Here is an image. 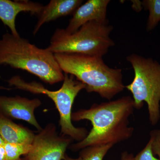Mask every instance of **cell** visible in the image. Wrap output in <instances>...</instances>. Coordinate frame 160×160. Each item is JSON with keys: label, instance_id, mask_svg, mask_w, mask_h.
<instances>
[{"label": "cell", "instance_id": "1", "mask_svg": "<svg viewBox=\"0 0 160 160\" xmlns=\"http://www.w3.org/2000/svg\"><path fill=\"white\" fill-rule=\"evenodd\" d=\"M135 109L134 101L129 96L113 101L94 103L89 109L72 113V121L88 120L92 128L86 138L71 144L69 148L76 152L88 146L115 144L129 139L134 128L129 126V118Z\"/></svg>", "mask_w": 160, "mask_h": 160}, {"label": "cell", "instance_id": "2", "mask_svg": "<svg viewBox=\"0 0 160 160\" xmlns=\"http://www.w3.org/2000/svg\"><path fill=\"white\" fill-rule=\"evenodd\" d=\"M2 66L28 72L49 85L64 78L54 54L9 32L0 39V66Z\"/></svg>", "mask_w": 160, "mask_h": 160}, {"label": "cell", "instance_id": "3", "mask_svg": "<svg viewBox=\"0 0 160 160\" xmlns=\"http://www.w3.org/2000/svg\"><path fill=\"white\" fill-rule=\"evenodd\" d=\"M64 73L73 76L85 86L88 92H96L110 101L126 88L122 70L106 65L102 57L75 53H56Z\"/></svg>", "mask_w": 160, "mask_h": 160}, {"label": "cell", "instance_id": "4", "mask_svg": "<svg viewBox=\"0 0 160 160\" xmlns=\"http://www.w3.org/2000/svg\"><path fill=\"white\" fill-rule=\"evenodd\" d=\"M10 87L34 94L46 95L54 103L59 113V125L62 135L79 142L88 133L83 127H76L72 122V105L76 98L85 86L72 75L64 73L62 85L58 90L52 91L45 88L42 84L36 82H28L18 75L7 80Z\"/></svg>", "mask_w": 160, "mask_h": 160}, {"label": "cell", "instance_id": "5", "mask_svg": "<svg viewBox=\"0 0 160 160\" xmlns=\"http://www.w3.org/2000/svg\"><path fill=\"white\" fill-rule=\"evenodd\" d=\"M113 27L109 23L92 21L70 33L65 29H56L46 49L53 54L75 53L102 57L115 45L110 37Z\"/></svg>", "mask_w": 160, "mask_h": 160}, {"label": "cell", "instance_id": "6", "mask_svg": "<svg viewBox=\"0 0 160 160\" xmlns=\"http://www.w3.org/2000/svg\"><path fill=\"white\" fill-rule=\"evenodd\" d=\"M126 60L133 68L134 77L126 88L132 94L135 109H141L146 103L149 122L155 126L160 119V63L135 53Z\"/></svg>", "mask_w": 160, "mask_h": 160}, {"label": "cell", "instance_id": "7", "mask_svg": "<svg viewBox=\"0 0 160 160\" xmlns=\"http://www.w3.org/2000/svg\"><path fill=\"white\" fill-rule=\"evenodd\" d=\"M72 139L59 135L53 123H49L35 135L31 149L24 160H64Z\"/></svg>", "mask_w": 160, "mask_h": 160}, {"label": "cell", "instance_id": "8", "mask_svg": "<svg viewBox=\"0 0 160 160\" xmlns=\"http://www.w3.org/2000/svg\"><path fill=\"white\" fill-rule=\"evenodd\" d=\"M41 104V100L38 98L29 99L19 96L0 95V112L2 114L9 118L26 121L39 132L43 128L38 122L34 112Z\"/></svg>", "mask_w": 160, "mask_h": 160}, {"label": "cell", "instance_id": "9", "mask_svg": "<svg viewBox=\"0 0 160 160\" xmlns=\"http://www.w3.org/2000/svg\"><path fill=\"white\" fill-rule=\"evenodd\" d=\"M110 2L109 0H88L77 9L65 30L69 33H73L81 26L92 21L109 23L107 10Z\"/></svg>", "mask_w": 160, "mask_h": 160}, {"label": "cell", "instance_id": "10", "mask_svg": "<svg viewBox=\"0 0 160 160\" xmlns=\"http://www.w3.org/2000/svg\"><path fill=\"white\" fill-rule=\"evenodd\" d=\"M44 6L39 3L26 1L0 0V20L10 29L12 34L20 36L16 26V19L20 12L38 16Z\"/></svg>", "mask_w": 160, "mask_h": 160}, {"label": "cell", "instance_id": "11", "mask_svg": "<svg viewBox=\"0 0 160 160\" xmlns=\"http://www.w3.org/2000/svg\"><path fill=\"white\" fill-rule=\"evenodd\" d=\"M83 2L82 0H51L43 7L35 26L33 34L35 35L45 23L59 18L73 14Z\"/></svg>", "mask_w": 160, "mask_h": 160}, {"label": "cell", "instance_id": "12", "mask_svg": "<svg viewBox=\"0 0 160 160\" xmlns=\"http://www.w3.org/2000/svg\"><path fill=\"white\" fill-rule=\"evenodd\" d=\"M35 134L0 112V136L5 143L32 144Z\"/></svg>", "mask_w": 160, "mask_h": 160}, {"label": "cell", "instance_id": "13", "mask_svg": "<svg viewBox=\"0 0 160 160\" xmlns=\"http://www.w3.org/2000/svg\"><path fill=\"white\" fill-rule=\"evenodd\" d=\"M142 4L143 8L149 12L146 30L152 31L160 22V0H144Z\"/></svg>", "mask_w": 160, "mask_h": 160}, {"label": "cell", "instance_id": "14", "mask_svg": "<svg viewBox=\"0 0 160 160\" xmlns=\"http://www.w3.org/2000/svg\"><path fill=\"white\" fill-rule=\"evenodd\" d=\"M113 146L106 144L88 146L80 150L79 157L82 160H103Z\"/></svg>", "mask_w": 160, "mask_h": 160}, {"label": "cell", "instance_id": "15", "mask_svg": "<svg viewBox=\"0 0 160 160\" xmlns=\"http://www.w3.org/2000/svg\"><path fill=\"white\" fill-rule=\"evenodd\" d=\"M6 160H21V156H26L31 149L32 144L5 143Z\"/></svg>", "mask_w": 160, "mask_h": 160}, {"label": "cell", "instance_id": "16", "mask_svg": "<svg viewBox=\"0 0 160 160\" xmlns=\"http://www.w3.org/2000/svg\"><path fill=\"white\" fill-rule=\"evenodd\" d=\"M154 155L152 150V142L149 138L144 149L134 156L135 160H160Z\"/></svg>", "mask_w": 160, "mask_h": 160}, {"label": "cell", "instance_id": "17", "mask_svg": "<svg viewBox=\"0 0 160 160\" xmlns=\"http://www.w3.org/2000/svg\"><path fill=\"white\" fill-rule=\"evenodd\" d=\"M150 138L152 142V150L153 154L158 157L160 160V130L154 129L150 132Z\"/></svg>", "mask_w": 160, "mask_h": 160}, {"label": "cell", "instance_id": "18", "mask_svg": "<svg viewBox=\"0 0 160 160\" xmlns=\"http://www.w3.org/2000/svg\"><path fill=\"white\" fill-rule=\"evenodd\" d=\"M132 9L135 10L136 11L140 12L143 9L142 4V2L140 1H132Z\"/></svg>", "mask_w": 160, "mask_h": 160}, {"label": "cell", "instance_id": "19", "mask_svg": "<svg viewBox=\"0 0 160 160\" xmlns=\"http://www.w3.org/2000/svg\"><path fill=\"white\" fill-rule=\"evenodd\" d=\"M121 160H135L134 156L132 153L124 151L121 155Z\"/></svg>", "mask_w": 160, "mask_h": 160}, {"label": "cell", "instance_id": "20", "mask_svg": "<svg viewBox=\"0 0 160 160\" xmlns=\"http://www.w3.org/2000/svg\"><path fill=\"white\" fill-rule=\"evenodd\" d=\"M4 144L0 145V160H6V151Z\"/></svg>", "mask_w": 160, "mask_h": 160}, {"label": "cell", "instance_id": "21", "mask_svg": "<svg viewBox=\"0 0 160 160\" xmlns=\"http://www.w3.org/2000/svg\"><path fill=\"white\" fill-rule=\"evenodd\" d=\"M64 160H82L81 158L79 157L78 158H72L69 157L67 155H66L65 159Z\"/></svg>", "mask_w": 160, "mask_h": 160}, {"label": "cell", "instance_id": "22", "mask_svg": "<svg viewBox=\"0 0 160 160\" xmlns=\"http://www.w3.org/2000/svg\"><path fill=\"white\" fill-rule=\"evenodd\" d=\"M12 88H9V87H4V86H0V90H7V91H10L12 89Z\"/></svg>", "mask_w": 160, "mask_h": 160}, {"label": "cell", "instance_id": "23", "mask_svg": "<svg viewBox=\"0 0 160 160\" xmlns=\"http://www.w3.org/2000/svg\"><path fill=\"white\" fill-rule=\"evenodd\" d=\"M4 143H5V142H4L2 139V137H1V136H0V145H3Z\"/></svg>", "mask_w": 160, "mask_h": 160}, {"label": "cell", "instance_id": "24", "mask_svg": "<svg viewBox=\"0 0 160 160\" xmlns=\"http://www.w3.org/2000/svg\"><path fill=\"white\" fill-rule=\"evenodd\" d=\"M24 160V159H23V158H22V160Z\"/></svg>", "mask_w": 160, "mask_h": 160}, {"label": "cell", "instance_id": "25", "mask_svg": "<svg viewBox=\"0 0 160 160\" xmlns=\"http://www.w3.org/2000/svg\"></svg>", "mask_w": 160, "mask_h": 160}]
</instances>
